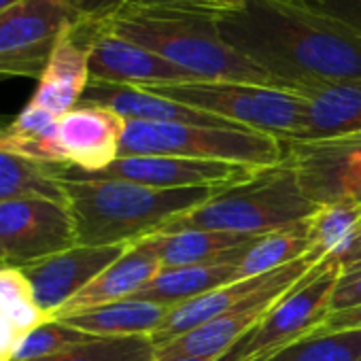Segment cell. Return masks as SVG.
I'll use <instances>...</instances> for the list:
<instances>
[{
	"label": "cell",
	"mask_w": 361,
	"mask_h": 361,
	"mask_svg": "<svg viewBox=\"0 0 361 361\" xmlns=\"http://www.w3.org/2000/svg\"><path fill=\"white\" fill-rule=\"evenodd\" d=\"M98 26L157 54L198 81H238L281 87L272 75L224 39L217 20L168 13H123Z\"/></svg>",
	"instance_id": "cell-3"
},
{
	"label": "cell",
	"mask_w": 361,
	"mask_h": 361,
	"mask_svg": "<svg viewBox=\"0 0 361 361\" xmlns=\"http://www.w3.org/2000/svg\"><path fill=\"white\" fill-rule=\"evenodd\" d=\"M308 257L321 264L331 257H342L353 238L361 230V204H325L308 219Z\"/></svg>",
	"instance_id": "cell-24"
},
{
	"label": "cell",
	"mask_w": 361,
	"mask_h": 361,
	"mask_svg": "<svg viewBox=\"0 0 361 361\" xmlns=\"http://www.w3.org/2000/svg\"><path fill=\"white\" fill-rule=\"evenodd\" d=\"M75 24L66 0H24L0 13V81H39L56 45Z\"/></svg>",
	"instance_id": "cell-8"
},
{
	"label": "cell",
	"mask_w": 361,
	"mask_h": 361,
	"mask_svg": "<svg viewBox=\"0 0 361 361\" xmlns=\"http://www.w3.org/2000/svg\"><path fill=\"white\" fill-rule=\"evenodd\" d=\"M287 3L302 5V7H308V9H319L321 7V0H287Z\"/></svg>",
	"instance_id": "cell-38"
},
{
	"label": "cell",
	"mask_w": 361,
	"mask_h": 361,
	"mask_svg": "<svg viewBox=\"0 0 361 361\" xmlns=\"http://www.w3.org/2000/svg\"><path fill=\"white\" fill-rule=\"evenodd\" d=\"M75 245L66 202L43 196L0 202V255L5 266L24 268Z\"/></svg>",
	"instance_id": "cell-11"
},
{
	"label": "cell",
	"mask_w": 361,
	"mask_h": 361,
	"mask_svg": "<svg viewBox=\"0 0 361 361\" xmlns=\"http://www.w3.org/2000/svg\"><path fill=\"white\" fill-rule=\"evenodd\" d=\"M314 266H319V264H312V259L308 255H304V257H300V259H295V262H291L279 270L224 285V287L213 289L209 293H202L194 300H188L178 306H172L166 321L151 336V340L159 348V346L172 342L174 338L183 336V334L217 319L219 314L245 304L247 300L255 298L257 293L274 291V289H291Z\"/></svg>",
	"instance_id": "cell-12"
},
{
	"label": "cell",
	"mask_w": 361,
	"mask_h": 361,
	"mask_svg": "<svg viewBox=\"0 0 361 361\" xmlns=\"http://www.w3.org/2000/svg\"><path fill=\"white\" fill-rule=\"evenodd\" d=\"M155 361H211V359H196V357H176V359H155Z\"/></svg>",
	"instance_id": "cell-40"
},
{
	"label": "cell",
	"mask_w": 361,
	"mask_h": 361,
	"mask_svg": "<svg viewBox=\"0 0 361 361\" xmlns=\"http://www.w3.org/2000/svg\"><path fill=\"white\" fill-rule=\"evenodd\" d=\"M87 338H92V336H87L79 329H73L56 319H49L16 340L13 350H11V361L47 359V357L58 355Z\"/></svg>",
	"instance_id": "cell-30"
},
{
	"label": "cell",
	"mask_w": 361,
	"mask_h": 361,
	"mask_svg": "<svg viewBox=\"0 0 361 361\" xmlns=\"http://www.w3.org/2000/svg\"><path fill=\"white\" fill-rule=\"evenodd\" d=\"M18 336L16 331L9 327V323L0 317V361H11V350L16 344Z\"/></svg>",
	"instance_id": "cell-37"
},
{
	"label": "cell",
	"mask_w": 361,
	"mask_h": 361,
	"mask_svg": "<svg viewBox=\"0 0 361 361\" xmlns=\"http://www.w3.org/2000/svg\"><path fill=\"white\" fill-rule=\"evenodd\" d=\"M361 359V329L317 334L300 340L268 361H359Z\"/></svg>",
	"instance_id": "cell-29"
},
{
	"label": "cell",
	"mask_w": 361,
	"mask_h": 361,
	"mask_svg": "<svg viewBox=\"0 0 361 361\" xmlns=\"http://www.w3.org/2000/svg\"><path fill=\"white\" fill-rule=\"evenodd\" d=\"M340 272L338 257L314 266L251 331L215 361H268L287 346L314 336L331 312V295Z\"/></svg>",
	"instance_id": "cell-7"
},
{
	"label": "cell",
	"mask_w": 361,
	"mask_h": 361,
	"mask_svg": "<svg viewBox=\"0 0 361 361\" xmlns=\"http://www.w3.org/2000/svg\"><path fill=\"white\" fill-rule=\"evenodd\" d=\"M58 170V166H56ZM62 180L77 245H134L161 232L172 219L190 213L226 190H157L117 178Z\"/></svg>",
	"instance_id": "cell-2"
},
{
	"label": "cell",
	"mask_w": 361,
	"mask_h": 361,
	"mask_svg": "<svg viewBox=\"0 0 361 361\" xmlns=\"http://www.w3.org/2000/svg\"><path fill=\"white\" fill-rule=\"evenodd\" d=\"M142 90L200 109L234 126L270 134L283 142L295 140L304 126L302 96L283 87L196 79L183 83H164Z\"/></svg>",
	"instance_id": "cell-6"
},
{
	"label": "cell",
	"mask_w": 361,
	"mask_h": 361,
	"mask_svg": "<svg viewBox=\"0 0 361 361\" xmlns=\"http://www.w3.org/2000/svg\"><path fill=\"white\" fill-rule=\"evenodd\" d=\"M85 104H98L115 111L126 121H157V123H192V126H213V128H240L226 119H219L200 109L176 102L172 98L159 96L155 92L117 85L90 79L85 94L81 98ZM247 130V128H245Z\"/></svg>",
	"instance_id": "cell-18"
},
{
	"label": "cell",
	"mask_w": 361,
	"mask_h": 361,
	"mask_svg": "<svg viewBox=\"0 0 361 361\" xmlns=\"http://www.w3.org/2000/svg\"><path fill=\"white\" fill-rule=\"evenodd\" d=\"M75 22L81 26H98L106 20H111L123 0H66Z\"/></svg>",
	"instance_id": "cell-32"
},
{
	"label": "cell",
	"mask_w": 361,
	"mask_h": 361,
	"mask_svg": "<svg viewBox=\"0 0 361 361\" xmlns=\"http://www.w3.org/2000/svg\"><path fill=\"white\" fill-rule=\"evenodd\" d=\"M285 151L287 145L283 140L255 130L157 121H126V132L119 145V157L172 155L247 164L255 168L283 164Z\"/></svg>",
	"instance_id": "cell-5"
},
{
	"label": "cell",
	"mask_w": 361,
	"mask_h": 361,
	"mask_svg": "<svg viewBox=\"0 0 361 361\" xmlns=\"http://www.w3.org/2000/svg\"><path fill=\"white\" fill-rule=\"evenodd\" d=\"M22 3H24V0H0V13H5L9 9H16Z\"/></svg>",
	"instance_id": "cell-39"
},
{
	"label": "cell",
	"mask_w": 361,
	"mask_h": 361,
	"mask_svg": "<svg viewBox=\"0 0 361 361\" xmlns=\"http://www.w3.org/2000/svg\"><path fill=\"white\" fill-rule=\"evenodd\" d=\"M308 253L306 221L259 236L238 262V281L279 270Z\"/></svg>",
	"instance_id": "cell-26"
},
{
	"label": "cell",
	"mask_w": 361,
	"mask_h": 361,
	"mask_svg": "<svg viewBox=\"0 0 361 361\" xmlns=\"http://www.w3.org/2000/svg\"><path fill=\"white\" fill-rule=\"evenodd\" d=\"M0 317L9 323L18 338L49 321V317L39 308L32 287L20 268H0Z\"/></svg>",
	"instance_id": "cell-28"
},
{
	"label": "cell",
	"mask_w": 361,
	"mask_h": 361,
	"mask_svg": "<svg viewBox=\"0 0 361 361\" xmlns=\"http://www.w3.org/2000/svg\"><path fill=\"white\" fill-rule=\"evenodd\" d=\"M126 119L111 109L79 102L58 119L56 138L64 166L83 172L104 170L119 157Z\"/></svg>",
	"instance_id": "cell-15"
},
{
	"label": "cell",
	"mask_w": 361,
	"mask_h": 361,
	"mask_svg": "<svg viewBox=\"0 0 361 361\" xmlns=\"http://www.w3.org/2000/svg\"><path fill=\"white\" fill-rule=\"evenodd\" d=\"M159 270H161V262H159V255L151 236L142 238L130 245L121 257H117L109 268H104L56 317H64V314H73V312H81L87 308L134 298Z\"/></svg>",
	"instance_id": "cell-20"
},
{
	"label": "cell",
	"mask_w": 361,
	"mask_h": 361,
	"mask_svg": "<svg viewBox=\"0 0 361 361\" xmlns=\"http://www.w3.org/2000/svg\"><path fill=\"white\" fill-rule=\"evenodd\" d=\"M90 30V75L94 81L153 87L164 83L196 81L178 66L166 62L157 54L117 37L100 26H87Z\"/></svg>",
	"instance_id": "cell-14"
},
{
	"label": "cell",
	"mask_w": 361,
	"mask_h": 361,
	"mask_svg": "<svg viewBox=\"0 0 361 361\" xmlns=\"http://www.w3.org/2000/svg\"><path fill=\"white\" fill-rule=\"evenodd\" d=\"M172 306L128 298L121 302L56 317V321L87 336H153L166 321Z\"/></svg>",
	"instance_id": "cell-22"
},
{
	"label": "cell",
	"mask_w": 361,
	"mask_h": 361,
	"mask_svg": "<svg viewBox=\"0 0 361 361\" xmlns=\"http://www.w3.org/2000/svg\"><path fill=\"white\" fill-rule=\"evenodd\" d=\"M285 145L283 161L310 202L361 204V134Z\"/></svg>",
	"instance_id": "cell-10"
},
{
	"label": "cell",
	"mask_w": 361,
	"mask_h": 361,
	"mask_svg": "<svg viewBox=\"0 0 361 361\" xmlns=\"http://www.w3.org/2000/svg\"><path fill=\"white\" fill-rule=\"evenodd\" d=\"M257 238L259 236L253 234L207 232V230H185V232H168V234L151 236L161 268L215 264V262H240L247 249Z\"/></svg>",
	"instance_id": "cell-21"
},
{
	"label": "cell",
	"mask_w": 361,
	"mask_h": 361,
	"mask_svg": "<svg viewBox=\"0 0 361 361\" xmlns=\"http://www.w3.org/2000/svg\"><path fill=\"white\" fill-rule=\"evenodd\" d=\"M130 245L87 247L75 245L66 251L32 262L24 268L39 308L54 319L81 289H85L104 268L128 251Z\"/></svg>",
	"instance_id": "cell-13"
},
{
	"label": "cell",
	"mask_w": 361,
	"mask_h": 361,
	"mask_svg": "<svg viewBox=\"0 0 361 361\" xmlns=\"http://www.w3.org/2000/svg\"><path fill=\"white\" fill-rule=\"evenodd\" d=\"M319 207L302 192L295 172L283 161L264 168L249 183L230 188L202 207L178 215L161 232H234V234H270L306 221Z\"/></svg>",
	"instance_id": "cell-4"
},
{
	"label": "cell",
	"mask_w": 361,
	"mask_h": 361,
	"mask_svg": "<svg viewBox=\"0 0 361 361\" xmlns=\"http://www.w3.org/2000/svg\"><path fill=\"white\" fill-rule=\"evenodd\" d=\"M289 92L304 100V126L291 142L361 134V83H302Z\"/></svg>",
	"instance_id": "cell-19"
},
{
	"label": "cell",
	"mask_w": 361,
	"mask_h": 361,
	"mask_svg": "<svg viewBox=\"0 0 361 361\" xmlns=\"http://www.w3.org/2000/svg\"><path fill=\"white\" fill-rule=\"evenodd\" d=\"M58 170L75 178H117L157 190H230L249 183L264 168L172 155H126L98 172L73 166H58Z\"/></svg>",
	"instance_id": "cell-9"
},
{
	"label": "cell",
	"mask_w": 361,
	"mask_h": 361,
	"mask_svg": "<svg viewBox=\"0 0 361 361\" xmlns=\"http://www.w3.org/2000/svg\"><path fill=\"white\" fill-rule=\"evenodd\" d=\"M245 3L247 0H123L115 16L168 13V16H194V18L221 20L243 9Z\"/></svg>",
	"instance_id": "cell-31"
},
{
	"label": "cell",
	"mask_w": 361,
	"mask_h": 361,
	"mask_svg": "<svg viewBox=\"0 0 361 361\" xmlns=\"http://www.w3.org/2000/svg\"><path fill=\"white\" fill-rule=\"evenodd\" d=\"M359 361H361V359H359Z\"/></svg>",
	"instance_id": "cell-42"
},
{
	"label": "cell",
	"mask_w": 361,
	"mask_h": 361,
	"mask_svg": "<svg viewBox=\"0 0 361 361\" xmlns=\"http://www.w3.org/2000/svg\"><path fill=\"white\" fill-rule=\"evenodd\" d=\"M224 39L283 90L302 83H361V35L340 20L287 0H247L217 20Z\"/></svg>",
	"instance_id": "cell-1"
},
{
	"label": "cell",
	"mask_w": 361,
	"mask_h": 361,
	"mask_svg": "<svg viewBox=\"0 0 361 361\" xmlns=\"http://www.w3.org/2000/svg\"><path fill=\"white\" fill-rule=\"evenodd\" d=\"M350 329H361V306L331 312L325 323L314 331L317 334H338V331H350Z\"/></svg>",
	"instance_id": "cell-35"
},
{
	"label": "cell",
	"mask_w": 361,
	"mask_h": 361,
	"mask_svg": "<svg viewBox=\"0 0 361 361\" xmlns=\"http://www.w3.org/2000/svg\"><path fill=\"white\" fill-rule=\"evenodd\" d=\"M5 266V259H3V255H0V268H3Z\"/></svg>",
	"instance_id": "cell-41"
},
{
	"label": "cell",
	"mask_w": 361,
	"mask_h": 361,
	"mask_svg": "<svg viewBox=\"0 0 361 361\" xmlns=\"http://www.w3.org/2000/svg\"><path fill=\"white\" fill-rule=\"evenodd\" d=\"M355 306H361V268L350 270V272H340L329 310L340 312V310H348Z\"/></svg>",
	"instance_id": "cell-33"
},
{
	"label": "cell",
	"mask_w": 361,
	"mask_h": 361,
	"mask_svg": "<svg viewBox=\"0 0 361 361\" xmlns=\"http://www.w3.org/2000/svg\"><path fill=\"white\" fill-rule=\"evenodd\" d=\"M340 268H342V272H350V270H359L361 268V230L353 238V243L346 249V253L340 257Z\"/></svg>",
	"instance_id": "cell-36"
},
{
	"label": "cell",
	"mask_w": 361,
	"mask_h": 361,
	"mask_svg": "<svg viewBox=\"0 0 361 361\" xmlns=\"http://www.w3.org/2000/svg\"><path fill=\"white\" fill-rule=\"evenodd\" d=\"M287 291L289 289H274V291L257 293L245 304L159 346L157 359H176V357H196V359H211V361L219 359L247 331H251L274 308V304L283 295H287Z\"/></svg>",
	"instance_id": "cell-16"
},
{
	"label": "cell",
	"mask_w": 361,
	"mask_h": 361,
	"mask_svg": "<svg viewBox=\"0 0 361 361\" xmlns=\"http://www.w3.org/2000/svg\"><path fill=\"white\" fill-rule=\"evenodd\" d=\"M30 196L66 202L56 166H43L0 149V202Z\"/></svg>",
	"instance_id": "cell-25"
},
{
	"label": "cell",
	"mask_w": 361,
	"mask_h": 361,
	"mask_svg": "<svg viewBox=\"0 0 361 361\" xmlns=\"http://www.w3.org/2000/svg\"><path fill=\"white\" fill-rule=\"evenodd\" d=\"M157 346L149 336H92L58 355L39 361H155Z\"/></svg>",
	"instance_id": "cell-27"
},
{
	"label": "cell",
	"mask_w": 361,
	"mask_h": 361,
	"mask_svg": "<svg viewBox=\"0 0 361 361\" xmlns=\"http://www.w3.org/2000/svg\"><path fill=\"white\" fill-rule=\"evenodd\" d=\"M319 11L340 20L361 35V0H321Z\"/></svg>",
	"instance_id": "cell-34"
},
{
	"label": "cell",
	"mask_w": 361,
	"mask_h": 361,
	"mask_svg": "<svg viewBox=\"0 0 361 361\" xmlns=\"http://www.w3.org/2000/svg\"><path fill=\"white\" fill-rule=\"evenodd\" d=\"M238 262H215L161 268L134 298L147 302H159L166 306H178L202 293L219 289L238 281Z\"/></svg>",
	"instance_id": "cell-23"
},
{
	"label": "cell",
	"mask_w": 361,
	"mask_h": 361,
	"mask_svg": "<svg viewBox=\"0 0 361 361\" xmlns=\"http://www.w3.org/2000/svg\"><path fill=\"white\" fill-rule=\"evenodd\" d=\"M90 79V30L75 24L56 45L28 104L62 117L81 102Z\"/></svg>",
	"instance_id": "cell-17"
}]
</instances>
